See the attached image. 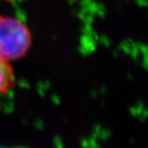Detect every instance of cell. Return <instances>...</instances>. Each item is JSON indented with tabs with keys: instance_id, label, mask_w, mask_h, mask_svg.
<instances>
[{
	"instance_id": "6da1fadb",
	"label": "cell",
	"mask_w": 148,
	"mask_h": 148,
	"mask_svg": "<svg viewBox=\"0 0 148 148\" xmlns=\"http://www.w3.org/2000/svg\"><path fill=\"white\" fill-rule=\"evenodd\" d=\"M32 46V35L25 24L16 18L0 16V57L7 61L26 55Z\"/></svg>"
},
{
	"instance_id": "7a4b0ae2",
	"label": "cell",
	"mask_w": 148,
	"mask_h": 148,
	"mask_svg": "<svg viewBox=\"0 0 148 148\" xmlns=\"http://www.w3.org/2000/svg\"><path fill=\"white\" fill-rule=\"evenodd\" d=\"M15 85V75L12 68L5 59L0 57V99Z\"/></svg>"
}]
</instances>
